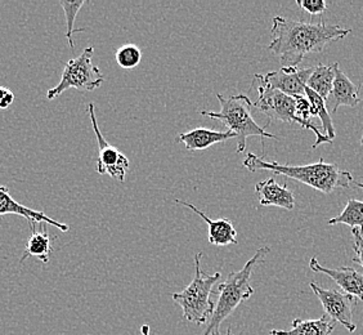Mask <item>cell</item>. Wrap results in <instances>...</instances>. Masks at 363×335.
I'll return each mask as SVG.
<instances>
[{"label": "cell", "instance_id": "cell-11", "mask_svg": "<svg viewBox=\"0 0 363 335\" xmlns=\"http://www.w3.org/2000/svg\"><path fill=\"white\" fill-rule=\"evenodd\" d=\"M309 267L315 273H325L335 281L342 292L354 297L356 300H363V275L352 267L340 268H326L320 265L315 257L309 260Z\"/></svg>", "mask_w": 363, "mask_h": 335}, {"label": "cell", "instance_id": "cell-7", "mask_svg": "<svg viewBox=\"0 0 363 335\" xmlns=\"http://www.w3.org/2000/svg\"><path fill=\"white\" fill-rule=\"evenodd\" d=\"M252 87H255L258 91V99L255 101V104H252V107H255L269 118L268 124H271L272 120H281L287 124H299L301 128L306 129L304 123L296 116L295 98L269 88L264 82L263 75L260 74L254 75Z\"/></svg>", "mask_w": 363, "mask_h": 335}, {"label": "cell", "instance_id": "cell-4", "mask_svg": "<svg viewBox=\"0 0 363 335\" xmlns=\"http://www.w3.org/2000/svg\"><path fill=\"white\" fill-rule=\"evenodd\" d=\"M217 98L220 104V111L203 110L200 114L210 119L223 123V126H227L228 131L236 136L238 154H242L246 150V140L249 137L258 136L263 142L264 138L277 140L274 134L266 132V128H262L257 124V121L252 118V102L247 96L235 94L225 98L220 93H217Z\"/></svg>", "mask_w": 363, "mask_h": 335}, {"label": "cell", "instance_id": "cell-1", "mask_svg": "<svg viewBox=\"0 0 363 335\" xmlns=\"http://www.w3.org/2000/svg\"><path fill=\"white\" fill-rule=\"evenodd\" d=\"M350 30L326 22L296 21L282 16L273 17L271 43L268 49L285 66L298 65L311 53H320L330 42L344 39Z\"/></svg>", "mask_w": 363, "mask_h": 335}, {"label": "cell", "instance_id": "cell-19", "mask_svg": "<svg viewBox=\"0 0 363 335\" xmlns=\"http://www.w3.org/2000/svg\"><path fill=\"white\" fill-rule=\"evenodd\" d=\"M337 67H339V62H334L330 66L318 63L315 67H313V71L308 79V88L317 93L322 99L328 101L333 92L335 71Z\"/></svg>", "mask_w": 363, "mask_h": 335}, {"label": "cell", "instance_id": "cell-17", "mask_svg": "<svg viewBox=\"0 0 363 335\" xmlns=\"http://www.w3.org/2000/svg\"><path fill=\"white\" fill-rule=\"evenodd\" d=\"M36 224H30L31 235L26 243V248L20 259V263H22L28 257H35L43 263H48L50 259L53 248H52V238L49 235L48 229L47 226L38 229Z\"/></svg>", "mask_w": 363, "mask_h": 335}, {"label": "cell", "instance_id": "cell-12", "mask_svg": "<svg viewBox=\"0 0 363 335\" xmlns=\"http://www.w3.org/2000/svg\"><path fill=\"white\" fill-rule=\"evenodd\" d=\"M7 214L23 216L25 219H28L30 224H47L53 226V227H57L58 230H61L62 232L70 231V227L67 224H61V222L55 221L53 218L47 216L43 212L30 209L28 207L16 202L9 194V189L6 186H0V216H7Z\"/></svg>", "mask_w": 363, "mask_h": 335}, {"label": "cell", "instance_id": "cell-15", "mask_svg": "<svg viewBox=\"0 0 363 335\" xmlns=\"http://www.w3.org/2000/svg\"><path fill=\"white\" fill-rule=\"evenodd\" d=\"M236 140V136L230 131L218 132L206 128H196L187 133H181L177 142L183 143L189 151H203L217 143H224L227 141Z\"/></svg>", "mask_w": 363, "mask_h": 335}, {"label": "cell", "instance_id": "cell-18", "mask_svg": "<svg viewBox=\"0 0 363 335\" xmlns=\"http://www.w3.org/2000/svg\"><path fill=\"white\" fill-rule=\"evenodd\" d=\"M336 322L325 314L318 320L295 319L290 330H271V335H331Z\"/></svg>", "mask_w": 363, "mask_h": 335}, {"label": "cell", "instance_id": "cell-3", "mask_svg": "<svg viewBox=\"0 0 363 335\" xmlns=\"http://www.w3.org/2000/svg\"><path fill=\"white\" fill-rule=\"evenodd\" d=\"M269 251V246L259 248L240 271L230 273L227 279L218 287L217 303L203 335H220L222 322L227 320V317H230L244 300H247L254 295L255 289L250 282L254 268L264 262Z\"/></svg>", "mask_w": 363, "mask_h": 335}, {"label": "cell", "instance_id": "cell-23", "mask_svg": "<svg viewBox=\"0 0 363 335\" xmlns=\"http://www.w3.org/2000/svg\"><path fill=\"white\" fill-rule=\"evenodd\" d=\"M116 62L121 69L130 70L140 65L142 61V52L134 44H125L116 50Z\"/></svg>", "mask_w": 363, "mask_h": 335}, {"label": "cell", "instance_id": "cell-2", "mask_svg": "<svg viewBox=\"0 0 363 335\" xmlns=\"http://www.w3.org/2000/svg\"><path fill=\"white\" fill-rule=\"evenodd\" d=\"M242 165L252 173L259 170H269L274 175H285L326 195L333 194L337 187L350 189V185H354L356 182L350 172L342 170L336 164H328L323 159L309 165H287L279 164L277 161L266 160L257 155L247 154Z\"/></svg>", "mask_w": 363, "mask_h": 335}, {"label": "cell", "instance_id": "cell-28", "mask_svg": "<svg viewBox=\"0 0 363 335\" xmlns=\"http://www.w3.org/2000/svg\"><path fill=\"white\" fill-rule=\"evenodd\" d=\"M361 142H362V146H363V137H362V140H361ZM354 186H357V187H358V189L362 190V191H363L362 183H357V182H354Z\"/></svg>", "mask_w": 363, "mask_h": 335}, {"label": "cell", "instance_id": "cell-22", "mask_svg": "<svg viewBox=\"0 0 363 335\" xmlns=\"http://www.w3.org/2000/svg\"><path fill=\"white\" fill-rule=\"evenodd\" d=\"M84 0H80V1H65L61 0L60 1V6L63 8V12H65V17H66V38H67V42L70 48L74 49L75 47V43H74V33L77 31H84L85 28H80V30H75V18H77L79 11L82 9V7L84 6Z\"/></svg>", "mask_w": 363, "mask_h": 335}, {"label": "cell", "instance_id": "cell-13", "mask_svg": "<svg viewBox=\"0 0 363 335\" xmlns=\"http://www.w3.org/2000/svg\"><path fill=\"white\" fill-rule=\"evenodd\" d=\"M255 194L262 207H279L286 210L295 208L293 191L287 189L286 185L277 183L274 177L257 183Z\"/></svg>", "mask_w": 363, "mask_h": 335}, {"label": "cell", "instance_id": "cell-6", "mask_svg": "<svg viewBox=\"0 0 363 335\" xmlns=\"http://www.w3.org/2000/svg\"><path fill=\"white\" fill-rule=\"evenodd\" d=\"M93 55L94 48L88 47L80 56L66 62L60 83L47 92V98L55 99L71 88L80 92H93L98 89L104 83L105 77L97 66L91 62Z\"/></svg>", "mask_w": 363, "mask_h": 335}, {"label": "cell", "instance_id": "cell-26", "mask_svg": "<svg viewBox=\"0 0 363 335\" xmlns=\"http://www.w3.org/2000/svg\"><path fill=\"white\" fill-rule=\"evenodd\" d=\"M14 93L6 87H0V110L8 109L13 104Z\"/></svg>", "mask_w": 363, "mask_h": 335}, {"label": "cell", "instance_id": "cell-27", "mask_svg": "<svg viewBox=\"0 0 363 335\" xmlns=\"http://www.w3.org/2000/svg\"><path fill=\"white\" fill-rule=\"evenodd\" d=\"M140 333H142V335H151V329H150L148 325H143L140 328Z\"/></svg>", "mask_w": 363, "mask_h": 335}, {"label": "cell", "instance_id": "cell-21", "mask_svg": "<svg viewBox=\"0 0 363 335\" xmlns=\"http://www.w3.org/2000/svg\"><path fill=\"white\" fill-rule=\"evenodd\" d=\"M330 226L335 224H347L352 229H359L363 234V202L350 199L342 213L337 216L328 219Z\"/></svg>", "mask_w": 363, "mask_h": 335}, {"label": "cell", "instance_id": "cell-8", "mask_svg": "<svg viewBox=\"0 0 363 335\" xmlns=\"http://www.w3.org/2000/svg\"><path fill=\"white\" fill-rule=\"evenodd\" d=\"M88 114H89L91 126H93L94 136H96L98 142V175H110L112 180H116L119 182L125 181L126 173L129 170L130 161L116 147L112 146L105 140L104 134L101 133V129L98 126L96 109H94L93 104L88 105Z\"/></svg>", "mask_w": 363, "mask_h": 335}, {"label": "cell", "instance_id": "cell-9", "mask_svg": "<svg viewBox=\"0 0 363 335\" xmlns=\"http://www.w3.org/2000/svg\"><path fill=\"white\" fill-rule=\"evenodd\" d=\"M309 287L321 302L322 307L328 317L335 322H340L350 333L356 331V322L353 320V309L357 304L354 297L335 289H323L315 282H311Z\"/></svg>", "mask_w": 363, "mask_h": 335}, {"label": "cell", "instance_id": "cell-20", "mask_svg": "<svg viewBox=\"0 0 363 335\" xmlns=\"http://www.w3.org/2000/svg\"><path fill=\"white\" fill-rule=\"evenodd\" d=\"M306 97L308 98L309 104H311V109H312V116H317L320 118L322 123V128L325 131V136L333 141L335 138V126L331 119V115L328 114V109H326V101L322 99L317 93L311 91L309 88H306Z\"/></svg>", "mask_w": 363, "mask_h": 335}, {"label": "cell", "instance_id": "cell-16", "mask_svg": "<svg viewBox=\"0 0 363 335\" xmlns=\"http://www.w3.org/2000/svg\"><path fill=\"white\" fill-rule=\"evenodd\" d=\"M361 89V85H356L347 77L342 70L340 66L336 69L335 80L333 85V112L337 111L339 107L348 106V107H356L361 98L358 96Z\"/></svg>", "mask_w": 363, "mask_h": 335}, {"label": "cell", "instance_id": "cell-14", "mask_svg": "<svg viewBox=\"0 0 363 335\" xmlns=\"http://www.w3.org/2000/svg\"><path fill=\"white\" fill-rule=\"evenodd\" d=\"M175 203L187 207L196 214L203 218L209 226V243L214 246H227V245H238V231L233 227V224L227 218L211 219L203 212L197 209L194 204L186 203L182 200H175Z\"/></svg>", "mask_w": 363, "mask_h": 335}, {"label": "cell", "instance_id": "cell-5", "mask_svg": "<svg viewBox=\"0 0 363 335\" xmlns=\"http://www.w3.org/2000/svg\"><path fill=\"white\" fill-rule=\"evenodd\" d=\"M201 257L203 253H197L195 256V278L189 287H184L181 293L172 294V300L182 308L184 320L196 325L209 322L216 306V303L210 300V295L216 282L222 278L220 273L209 275L203 271L200 263Z\"/></svg>", "mask_w": 363, "mask_h": 335}, {"label": "cell", "instance_id": "cell-24", "mask_svg": "<svg viewBox=\"0 0 363 335\" xmlns=\"http://www.w3.org/2000/svg\"><path fill=\"white\" fill-rule=\"evenodd\" d=\"M296 6L312 16L328 11V4L323 0H296Z\"/></svg>", "mask_w": 363, "mask_h": 335}, {"label": "cell", "instance_id": "cell-25", "mask_svg": "<svg viewBox=\"0 0 363 335\" xmlns=\"http://www.w3.org/2000/svg\"><path fill=\"white\" fill-rule=\"evenodd\" d=\"M352 235H353V251H354L353 262H356L363 268V234L359 229H352Z\"/></svg>", "mask_w": 363, "mask_h": 335}, {"label": "cell", "instance_id": "cell-29", "mask_svg": "<svg viewBox=\"0 0 363 335\" xmlns=\"http://www.w3.org/2000/svg\"><path fill=\"white\" fill-rule=\"evenodd\" d=\"M225 335H232V333H230V328H228V330H227V334Z\"/></svg>", "mask_w": 363, "mask_h": 335}, {"label": "cell", "instance_id": "cell-10", "mask_svg": "<svg viewBox=\"0 0 363 335\" xmlns=\"http://www.w3.org/2000/svg\"><path fill=\"white\" fill-rule=\"evenodd\" d=\"M313 67L298 69L285 66L277 71H271L263 79L267 85L272 89L281 92L290 97H306L308 79L311 77Z\"/></svg>", "mask_w": 363, "mask_h": 335}]
</instances>
